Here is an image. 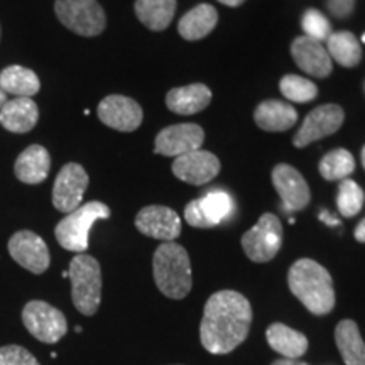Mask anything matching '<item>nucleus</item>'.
Segmentation results:
<instances>
[{
    "instance_id": "obj_25",
    "label": "nucleus",
    "mask_w": 365,
    "mask_h": 365,
    "mask_svg": "<svg viewBox=\"0 0 365 365\" xmlns=\"http://www.w3.org/2000/svg\"><path fill=\"white\" fill-rule=\"evenodd\" d=\"M135 16L150 31H164L176 12V0H135Z\"/></svg>"
},
{
    "instance_id": "obj_18",
    "label": "nucleus",
    "mask_w": 365,
    "mask_h": 365,
    "mask_svg": "<svg viewBox=\"0 0 365 365\" xmlns=\"http://www.w3.org/2000/svg\"><path fill=\"white\" fill-rule=\"evenodd\" d=\"M39 120L38 103L29 97H17L0 108V125L14 134L33 130Z\"/></svg>"
},
{
    "instance_id": "obj_42",
    "label": "nucleus",
    "mask_w": 365,
    "mask_h": 365,
    "mask_svg": "<svg viewBox=\"0 0 365 365\" xmlns=\"http://www.w3.org/2000/svg\"><path fill=\"white\" fill-rule=\"evenodd\" d=\"M364 43H365V34H364Z\"/></svg>"
},
{
    "instance_id": "obj_27",
    "label": "nucleus",
    "mask_w": 365,
    "mask_h": 365,
    "mask_svg": "<svg viewBox=\"0 0 365 365\" xmlns=\"http://www.w3.org/2000/svg\"><path fill=\"white\" fill-rule=\"evenodd\" d=\"M327 41V51L339 65L345 68H354L359 65L360 59H362V49H360L359 41L352 33H349V31L333 33Z\"/></svg>"
},
{
    "instance_id": "obj_30",
    "label": "nucleus",
    "mask_w": 365,
    "mask_h": 365,
    "mask_svg": "<svg viewBox=\"0 0 365 365\" xmlns=\"http://www.w3.org/2000/svg\"><path fill=\"white\" fill-rule=\"evenodd\" d=\"M281 93L294 103H308L318 97V88L313 81L298 75H286L279 81Z\"/></svg>"
},
{
    "instance_id": "obj_15",
    "label": "nucleus",
    "mask_w": 365,
    "mask_h": 365,
    "mask_svg": "<svg viewBox=\"0 0 365 365\" xmlns=\"http://www.w3.org/2000/svg\"><path fill=\"white\" fill-rule=\"evenodd\" d=\"M135 228L150 239L175 242L181 234V218L175 210L161 205H150L137 213Z\"/></svg>"
},
{
    "instance_id": "obj_9",
    "label": "nucleus",
    "mask_w": 365,
    "mask_h": 365,
    "mask_svg": "<svg viewBox=\"0 0 365 365\" xmlns=\"http://www.w3.org/2000/svg\"><path fill=\"white\" fill-rule=\"evenodd\" d=\"M88 175L78 163H68L58 173L53 186V205L58 212L71 213L81 207V200L88 188Z\"/></svg>"
},
{
    "instance_id": "obj_17",
    "label": "nucleus",
    "mask_w": 365,
    "mask_h": 365,
    "mask_svg": "<svg viewBox=\"0 0 365 365\" xmlns=\"http://www.w3.org/2000/svg\"><path fill=\"white\" fill-rule=\"evenodd\" d=\"M291 54L301 70L317 78H327L333 70L331 58L325 46L308 36H301L293 41Z\"/></svg>"
},
{
    "instance_id": "obj_7",
    "label": "nucleus",
    "mask_w": 365,
    "mask_h": 365,
    "mask_svg": "<svg viewBox=\"0 0 365 365\" xmlns=\"http://www.w3.org/2000/svg\"><path fill=\"white\" fill-rule=\"evenodd\" d=\"M282 245V225L274 213H264L259 222L242 235V249L250 261L269 262Z\"/></svg>"
},
{
    "instance_id": "obj_5",
    "label": "nucleus",
    "mask_w": 365,
    "mask_h": 365,
    "mask_svg": "<svg viewBox=\"0 0 365 365\" xmlns=\"http://www.w3.org/2000/svg\"><path fill=\"white\" fill-rule=\"evenodd\" d=\"M110 218V208L102 202H88L63 218L54 228L58 244L71 252H85L88 249V234L95 222Z\"/></svg>"
},
{
    "instance_id": "obj_21",
    "label": "nucleus",
    "mask_w": 365,
    "mask_h": 365,
    "mask_svg": "<svg viewBox=\"0 0 365 365\" xmlns=\"http://www.w3.org/2000/svg\"><path fill=\"white\" fill-rule=\"evenodd\" d=\"M255 124L267 132L289 130L298 122V112L291 103L279 100H266L255 108Z\"/></svg>"
},
{
    "instance_id": "obj_39",
    "label": "nucleus",
    "mask_w": 365,
    "mask_h": 365,
    "mask_svg": "<svg viewBox=\"0 0 365 365\" xmlns=\"http://www.w3.org/2000/svg\"><path fill=\"white\" fill-rule=\"evenodd\" d=\"M218 2L223 4V6H227V7H239L245 2V0H218Z\"/></svg>"
},
{
    "instance_id": "obj_38",
    "label": "nucleus",
    "mask_w": 365,
    "mask_h": 365,
    "mask_svg": "<svg viewBox=\"0 0 365 365\" xmlns=\"http://www.w3.org/2000/svg\"><path fill=\"white\" fill-rule=\"evenodd\" d=\"M319 220H323V222L328 223V225H331V227L339 225V220H336L335 217H331L328 212H322V213H319Z\"/></svg>"
},
{
    "instance_id": "obj_24",
    "label": "nucleus",
    "mask_w": 365,
    "mask_h": 365,
    "mask_svg": "<svg viewBox=\"0 0 365 365\" xmlns=\"http://www.w3.org/2000/svg\"><path fill=\"white\" fill-rule=\"evenodd\" d=\"M335 341L346 365H365V341L354 319H341L336 325Z\"/></svg>"
},
{
    "instance_id": "obj_41",
    "label": "nucleus",
    "mask_w": 365,
    "mask_h": 365,
    "mask_svg": "<svg viewBox=\"0 0 365 365\" xmlns=\"http://www.w3.org/2000/svg\"><path fill=\"white\" fill-rule=\"evenodd\" d=\"M362 164H364V168H365V145H364V149H362Z\"/></svg>"
},
{
    "instance_id": "obj_12",
    "label": "nucleus",
    "mask_w": 365,
    "mask_h": 365,
    "mask_svg": "<svg viewBox=\"0 0 365 365\" xmlns=\"http://www.w3.org/2000/svg\"><path fill=\"white\" fill-rule=\"evenodd\" d=\"M98 118L107 127L118 132H134L143 124V108L134 98L124 95H108L98 103Z\"/></svg>"
},
{
    "instance_id": "obj_23",
    "label": "nucleus",
    "mask_w": 365,
    "mask_h": 365,
    "mask_svg": "<svg viewBox=\"0 0 365 365\" xmlns=\"http://www.w3.org/2000/svg\"><path fill=\"white\" fill-rule=\"evenodd\" d=\"M266 339L274 352L281 354L284 359H299L308 350L307 336L284 323H272L267 328Z\"/></svg>"
},
{
    "instance_id": "obj_10",
    "label": "nucleus",
    "mask_w": 365,
    "mask_h": 365,
    "mask_svg": "<svg viewBox=\"0 0 365 365\" xmlns=\"http://www.w3.org/2000/svg\"><path fill=\"white\" fill-rule=\"evenodd\" d=\"M345 120V113L341 107L335 103H327L322 107H317L312 110L304 118L301 129L296 132L293 143L296 148H307V145L317 143V140L323 139L335 134L340 129Z\"/></svg>"
},
{
    "instance_id": "obj_2",
    "label": "nucleus",
    "mask_w": 365,
    "mask_h": 365,
    "mask_svg": "<svg viewBox=\"0 0 365 365\" xmlns=\"http://www.w3.org/2000/svg\"><path fill=\"white\" fill-rule=\"evenodd\" d=\"M287 284L291 293L318 317L328 314L335 307V289L330 272L313 259H299L289 269Z\"/></svg>"
},
{
    "instance_id": "obj_34",
    "label": "nucleus",
    "mask_w": 365,
    "mask_h": 365,
    "mask_svg": "<svg viewBox=\"0 0 365 365\" xmlns=\"http://www.w3.org/2000/svg\"><path fill=\"white\" fill-rule=\"evenodd\" d=\"M185 218L191 227L212 228V225H210V222H208V218L205 217L202 205H200V200H193V202H190L188 205H186Z\"/></svg>"
},
{
    "instance_id": "obj_31",
    "label": "nucleus",
    "mask_w": 365,
    "mask_h": 365,
    "mask_svg": "<svg viewBox=\"0 0 365 365\" xmlns=\"http://www.w3.org/2000/svg\"><path fill=\"white\" fill-rule=\"evenodd\" d=\"M364 202V190L360 188L357 182L352 180H341L339 188V198H336V205H339V212L341 215L346 218L355 217L362 210Z\"/></svg>"
},
{
    "instance_id": "obj_6",
    "label": "nucleus",
    "mask_w": 365,
    "mask_h": 365,
    "mask_svg": "<svg viewBox=\"0 0 365 365\" xmlns=\"http://www.w3.org/2000/svg\"><path fill=\"white\" fill-rule=\"evenodd\" d=\"M54 12L63 26L83 38L102 34L107 26V16L97 0H56Z\"/></svg>"
},
{
    "instance_id": "obj_40",
    "label": "nucleus",
    "mask_w": 365,
    "mask_h": 365,
    "mask_svg": "<svg viewBox=\"0 0 365 365\" xmlns=\"http://www.w3.org/2000/svg\"><path fill=\"white\" fill-rule=\"evenodd\" d=\"M6 102H7V95H6V91L0 90V108H2L4 105H6Z\"/></svg>"
},
{
    "instance_id": "obj_35",
    "label": "nucleus",
    "mask_w": 365,
    "mask_h": 365,
    "mask_svg": "<svg viewBox=\"0 0 365 365\" xmlns=\"http://www.w3.org/2000/svg\"><path fill=\"white\" fill-rule=\"evenodd\" d=\"M328 11L339 19H346L355 9V0H327Z\"/></svg>"
},
{
    "instance_id": "obj_3",
    "label": "nucleus",
    "mask_w": 365,
    "mask_h": 365,
    "mask_svg": "<svg viewBox=\"0 0 365 365\" xmlns=\"http://www.w3.org/2000/svg\"><path fill=\"white\" fill-rule=\"evenodd\" d=\"M154 281L159 291L171 299H182L190 294L193 286L190 255L176 242H164L154 252Z\"/></svg>"
},
{
    "instance_id": "obj_14",
    "label": "nucleus",
    "mask_w": 365,
    "mask_h": 365,
    "mask_svg": "<svg viewBox=\"0 0 365 365\" xmlns=\"http://www.w3.org/2000/svg\"><path fill=\"white\" fill-rule=\"evenodd\" d=\"M205 130L196 124H176L166 127L156 135L154 153L168 158H180L182 154L202 149Z\"/></svg>"
},
{
    "instance_id": "obj_28",
    "label": "nucleus",
    "mask_w": 365,
    "mask_h": 365,
    "mask_svg": "<svg viewBox=\"0 0 365 365\" xmlns=\"http://www.w3.org/2000/svg\"><path fill=\"white\" fill-rule=\"evenodd\" d=\"M318 170L327 181L346 180L355 171V159L346 149H333L319 161Z\"/></svg>"
},
{
    "instance_id": "obj_19",
    "label": "nucleus",
    "mask_w": 365,
    "mask_h": 365,
    "mask_svg": "<svg viewBox=\"0 0 365 365\" xmlns=\"http://www.w3.org/2000/svg\"><path fill=\"white\" fill-rule=\"evenodd\" d=\"M51 170V156L48 149L43 145L34 144L22 150L17 158L14 173L17 180L26 182V185H39L49 175Z\"/></svg>"
},
{
    "instance_id": "obj_11",
    "label": "nucleus",
    "mask_w": 365,
    "mask_h": 365,
    "mask_svg": "<svg viewBox=\"0 0 365 365\" xmlns=\"http://www.w3.org/2000/svg\"><path fill=\"white\" fill-rule=\"evenodd\" d=\"M9 254L19 266L33 274H43L51 264L46 242L31 230L16 232L9 240Z\"/></svg>"
},
{
    "instance_id": "obj_26",
    "label": "nucleus",
    "mask_w": 365,
    "mask_h": 365,
    "mask_svg": "<svg viewBox=\"0 0 365 365\" xmlns=\"http://www.w3.org/2000/svg\"><path fill=\"white\" fill-rule=\"evenodd\" d=\"M0 90L16 97H33L41 90V81L33 70L12 65L0 73Z\"/></svg>"
},
{
    "instance_id": "obj_29",
    "label": "nucleus",
    "mask_w": 365,
    "mask_h": 365,
    "mask_svg": "<svg viewBox=\"0 0 365 365\" xmlns=\"http://www.w3.org/2000/svg\"><path fill=\"white\" fill-rule=\"evenodd\" d=\"M200 205L212 227L220 225L234 212V200L223 190L208 191L203 198H200Z\"/></svg>"
},
{
    "instance_id": "obj_22",
    "label": "nucleus",
    "mask_w": 365,
    "mask_h": 365,
    "mask_svg": "<svg viewBox=\"0 0 365 365\" xmlns=\"http://www.w3.org/2000/svg\"><path fill=\"white\" fill-rule=\"evenodd\" d=\"M218 22L217 9L210 4H200L186 12L178 22V33L186 41H198L215 29Z\"/></svg>"
},
{
    "instance_id": "obj_32",
    "label": "nucleus",
    "mask_w": 365,
    "mask_h": 365,
    "mask_svg": "<svg viewBox=\"0 0 365 365\" xmlns=\"http://www.w3.org/2000/svg\"><path fill=\"white\" fill-rule=\"evenodd\" d=\"M301 26H303V31L307 33L308 38L314 41H327L331 34V26L330 22L322 12L317 11V9H309L303 14V19H301Z\"/></svg>"
},
{
    "instance_id": "obj_4",
    "label": "nucleus",
    "mask_w": 365,
    "mask_h": 365,
    "mask_svg": "<svg viewBox=\"0 0 365 365\" xmlns=\"http://www.w3.org/2000/svg\"><path fill=\"white\" fill-rule=\"evenodd\" d=\"M71 279V299L75 308L85 317H93L102 301V269L95 257L78 254L68 269Z\"/></svg>"
},
{
    "instance_id": "obj_37",
    "label": "nucleus",
    "mask_w": 365,
    "mask_h": 365,
    "mask_svg": "<svg viewBox=\"0 0 365 365\" xmlns=\"http://www.w3.org/2000/svg\"><path fill=\"white\" fill-rule=\"evenodd\" d=\"M271 365H309V364L301 362L298 359H279V360H274Z\"/></svg>"
},
{
    "instance_id": "obj_8",
    "label": "nucleus",
    "mask_w": 365,
    "mask_h": 365,
    "mask_svg": "<svg viewBox=\"0 0 365 365\" xmlns=\"http://www.w3.org/2000/svg\"><path fill=\"white\" fill-rule=\"evenodd\" d=\"M22 323L27 331L43 344H56L66 335V317L46 301H29L22 309Z\"/></svg>"
},
{
    "instance_id": "obj_16",
    "label": "nucleus",
    "mask_w": 365,
    "mask_h": 365,
    "mask_svg": "<svg viewBox=\"0 0 365 365\" xmlns=\"http://www.w3.org/2000/svg\"><path fill=\"white\" fill-rule=\"evenodd\" d=\"M173 173L178 180L188 185H207L220 173V159L208 150L198 149L176 158L173 163Z\"/></svg>"
},
{
    "instance_id": "obj_1",
    "label": "nucleus",
    "mask_w": 365,
    "mask_h": 365,
    "mask_svg": "<svg viewBox=\"0 0 365 365\" xmlns=\"http://www.w3.org/2000/svg\"><path fill=\"white\" fill-rule=\"evenodd\" d=\"M252 308L249 299L237 291H218L205 304L200 325V340L213 355H225L247 339Z\"/></svg>"
},
{
    "instance_id": "obj_20",
    "label": "nucleus",
    "mask_w": 365,
    "mask_h": 365,
    "mask_svg": "<svg viewBox=\"0 0 365 365\" xmlns=\"http://www.w3.org/2000/svg\"><path fill=\"white\" fill-rule=\"evenodd\" d=\"M210 102H212V90L203 83L173 88L166 95L168 108L180 115H193V113L202 112L208 107Z\"/></svg>"
},
{
    "instance_id": "obj_33",
    "label": "nucleus",
    "mask_w": 365,
    "mask_h": 365,
    "mask_svg": "<svg viewBox=\"0 0 365 365\" xmlns=\"http://www.w3.org/2000/svg\"><path fill=\"white\" fill-rule=\"evenodd\" d=\"M0 365H41L29 350L21 345L0 346Z\"/></svg>"
},
{
    "instance_id": "obj_13",
    "label": "nucleus",
    "mask_w": 365,
    "mask_h": 365,
    "mask_svg": "<svg viewBox=\"0 0 365 365\" xmlns=\"http://www.w3.org/2000/svg\"><path fill=\"white\" fill-rule=\"evenodd\" d=\"M272 185L281 196L282 208L286 213L301 212L308 207L312 193L308 182L298 170L289 164H277L272 170Z\"/></svg>"
},
{
    "instance_id": "obj_36",
    "label": "nucleus",
    "mask_w": 365,
    "mask_h": 365,
    "mask_svg": "<svg viewBox=\"0 0 365 365\" xmlns=\"http://www.w3.org/2000/svg\"><path fill=\"white\" fill-rule=\"evenodd\" d=\"M354 235H355V239H357L359 242H362V244H365V218L359 223L357 228H355Z\"/></svg>"
}]
</instances>
